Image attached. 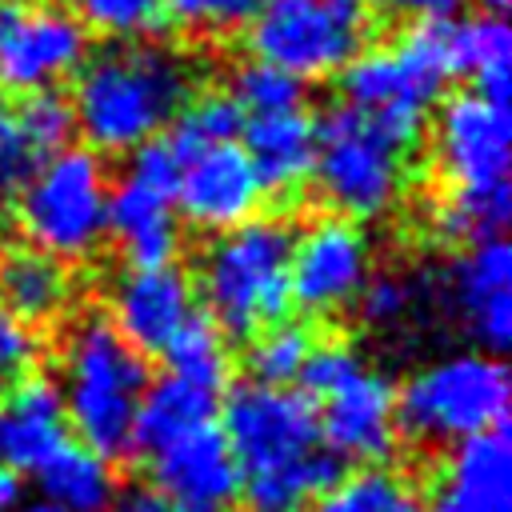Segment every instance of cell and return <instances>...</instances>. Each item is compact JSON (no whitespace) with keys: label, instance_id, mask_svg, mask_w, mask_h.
I'll list each match as a JSON object with an SVG mask.
<instances>
[{"label":"cell","instance_id":"obj_1","mask_svg":"<svg viewBox=\"0 0 512 512\" xmlns=\"http://www.w3.org/2000/svg\"><path fill=\"white\" fill-rule=\"evenodd\" d=\"M220 432L252 512H304L340 480V460L320 440L316 400L300 388L256 380L232 388Z\"/></svg>","mask_w":512,"mask_h":512},{"label":"cell","instance_id":"obj_2","mask_svg":"<svg viewBox=\"0 0 512 512\" xmlns=\"http://www.w3.org/2000/svg\"><path fill=\"white\" fill-rule=\"evenodd\" d=\"M192 68L160 44H116L84 60L72 92L76 132L92 152H136L188 104Z\"/></svg>","mask_w":512,"mask_h":512},{"label":"cell","instance_id":"obj_3","mask_svg":"<svg viewBox=\"0 0 512 512\" xmlns=\"http://www.w3.org/2000/svg\"><path fill=\"white\" fill-rule=\"evenodd\" d=\"M60 400L68 428L104 460L132 452V424L148 388L144 356L120 340L104 312H84L60 348Z\"/></svg>","mask_w":512,"mask_h":512},{"label":"cell","instance_id":"obj_4","mask_svg":"<svg viewBox=\"0 0 512 512\" xmlns=\"http://www.w3.org/2000/svg\"><path fill=\"white\" fill-rule=\"evenodd\" d=\"M296 232L276 216H252L220 232L200 256V296L224 336L252 340L292 308L288 268Z\"/></svg>","mask_w":512,"mask_h":512},{"label":"cell","instance_id":"obj_5","mask_svg":"<svg viewBox=\"0 0 512 512\" xmlns=\"http://www.w3.org/2000/svg\"><path fill=\"white\" fill-rule=\"evenodd\" d=\"M108 172L92 148H60L44 156L12 204L28 248L52 260H84L108 236Z\"/></svg>","mask_w":512,"mask_h":512},{"label":"cell","instance_id":"obj_6","mask_svg":"<svg viewBox=\"0 0 512 512\" xmlns=\"http://www.w3.org/2000/svg\"><path fill=\"white\" fill-rule=\"evenodd\" d=\"M304 396L320 400V440L344 464L376 468L396 448V392L340 340L316 344L304 372Z\"/></svg>","mask_w":512,"mask_h":512},{"label":"cell","instance_id":"obj_7","mask_svg":"<svg viewBox=\"0 0 512 512\" xmlns=\"http://www.w3.org/2000/svg\"><path fill=\"white\" fill-rule=\"evenodd\" d=\"M508 368L488 352L444 356L412 372L396 396V428L424 444H460L508 420Z\"/></svg>","mask_w":512,"mask_h":512},{"label":"cell","instance_id":"obj_8","mask_svg":"<svg viewBox=\"0 0 512 512\" xmlns=\"http://www.w3.org/2000/svg\"><path fill=\"white\" fill-rule=\"evenodd\" d=\"M316 132L312 180L320 200L340 212V220H376L396 208L404 192V152H396L360 112L348 104H332Z\"/></svg>","mask_w":512,"mask_h":512},{"label":"cell","instance_id":"obj_9","mask_svg":"<svg viewBox=\"0 0 512 512\" xmlns=\"http://www.w3.org/2000/svg\"><path fill=\"white\" fill-rule=\"evenodd\" d=\"M176 176L180 156L168 140H148L128 152L124 180L108 192V236L116 240L128 268L176 264L180 216H176Z\"/></svg>","mask_w":512,"mask_h":512},{"label":"cell","instance_id":"obj_10","mask_svg":"<svg viewBox=\"0 0 512 512\" xmlns=\"http://www.w3.org/2000/svg\"><path fill=\"white\" fill-rule=\"evenodd\" d=\"M248 52L288 76H336L360 48V32L340 24L324 0H260L248 16Z\"/></svg>","mask_w":512,"mask_h":512},{"label":"cell","instance_id":"obj_11","mask_svg":"<svg viewBox=\"0 0 512 512\" xmlns=\"http://www.w3.org/2000/svg\"><path fill=\"white\" fill-rule=\"evenodd\" d=\"M88 60V28L56 4L0 8V92H44Z\"/></svg>","mask_w":512,"mask_h":512},{"label":"cell","instance_id":"obj_12","mask_svg":"<svg viewBox=\"0 0 512 512\" xmlns=\"http://www.w3.org/2000/svg\"><path fill=\"white\" fill-rule=\"evenodd\" d=\"M432 160L448 180V192L508 188V164H512L508 108H496L476 92L448 96L436 112Z\"/></svg>","mask_w":512,"mask_h":512},{"label":"cell","instance_id":"obj_13","mask_svg":"<svg viewBox=\"0 0 512 512\" xmlns=\"http://www.w3.org/2000/svg\"><path fill=\"white\" fill-rule=\"evenodd\" d=\"M368 236L340 216H324L308 224L292 240V268L288 288L292 304H300L312 316H332L348 304H356L364 280H368Z\"/></svg>","mask_w":512,"mask_h":512},{"label":"cell","instance_id":"obj_14","mask_svg":"<svg viewBox=\"0 0 512 512\" xmlns=\"http://www.w3.org/2000/svg\"><path fill=\"white\" fill-rule=\"evenodd\" d=\"M152 492L172 512H228L240 496V468L216 420L160 444L144 456Z\"/></svg>","mask_w":512,"mask_h":512},{"label":"cell","instance_id":"obj_15","mask_svg":"<svg viewBox=\"0 0 512 512\" xmlns=\"http://www.w3.org/2000/svg\"><path fill=\"white\" fill-rule=\"evenodd\" d=\"M172 200H176V216H184L200 232L220 236L256 216L264 200V184L240 144H216L180 160Z\"/></svg>","mask_w":512,"mask_h":512},{"label":"cell","instance_id":"obj_16","mask_svg":"<svg viewBox=\"0 0 512 512\" xmlns=\"http://www.w3.org/2000/svg\"><path fill=\"white\" fill-rule=\"evenodd\" d=\"M192 312H196V292L180 264L124 268L108 292V324L140 356L164 352V344L180 332V324Z\"/></svg>","mask_w":512,"mask_h":512},{"label":"cell","instance_id":"obj_17","mask_svg":"<svg viewBox=\"0 0 512 512\" xmlns=\"http://www.w3.org/2000/svg\"><path fill=\"white\" fill-rule=\"evenodd\" d=\"M444 292L468 336H476L488 356H500L512 340V248L504 236L468 244L464 256L448 268Z\"/></svg>","mask_w":512,"mask_h":512},{"label":"cell","instance_id":"obj_18","mask_svg":"<svg viewBox=\"0 0 512 512\" xmlns=\"http://www.w3.org/2000/svg\"><path fill=\"white\" fill-rule=\"evenodd\" d=\"M340 96L352 112H360L396 152L420 144L428 124V104L408 88L388 48L356 52L340 68Z\"/></svg>","mask_w":512,"mask_h":512},{"label":"cell","instance_id":"obj_19","mask_svg":"<svg viewBox=\"0 0 512 512\" xmlns=\"http://www.w3.org/2000/svg\"><path fill=\"white\" fill-rule=\"evenodd\" d=\"M428 512H512V444L508 432H480L452 444Z\"/></svg>","mask_w":512,"mask_h":512},{"label":"cell","instance_id":"obj_20","mask_svg":"<svg viewBox=\"0 0 512 512\" xmlns=\"http://www.w3.org/2000/svg\"><path fill=\"white\" fill-rule=\"evenodd\" d=\"M68 436V416L60 388L44 376H24L12 384L8 400L0 404V464L12 472H40Z\"/></svg>","mask_w":512,"mask_h":512},{"label":"cell","instance_id":"obj_21","mask_svg":"<svg viewBox=\"0 0 512 512\" xmlns=\"http://www.w3.org/2000/svg\"><path fill=\"white\" fill-rule=\"evenodd\" d=\"M244 156L252 160L256 176L272 192H292L312 176L316 160V132L312 116L272 112V116H244Z\"/></svg>","mask_w":512,"mask_h":512},{"label":"cell","instance_id":"obj_22","mask_svg":"<svg viewBox=\"0 0 512 512\" xmlns=\"http://www.w3.org/2000/svg\"><path fill=\"white\" fill-rule=\"evenodd\" d=\"M216 400H220V392L188 384L172 372H164L160 380H148L140 408H136V424H132V448L140 456H148L160 444L208 424L216 416Z\"/></svg>","mask_w":512,"mask_h":512},{"label":"cell","instance_id":"obj_23","mask_svg":"<svg viewBox=\"0 0 512 512\" xmlns=\"http://www.w3.org/2000/svg\"><path fill=\"white\" fill-rule=\"evenodd\" d=\"M72 300V280L64 272L60 260L28 248V244H12L0 252V304L28 320V324H44L56 320Z\"/></svg>","mask_w":512,"mask_h":512},{"label":"cell","instance_id":"obj_24","mask_svg":"<svg viewBox=\"0 0 512 512\" xmlns=\"http://www.w3.org/2000/svg\"><path fill=\"white\" fill-rule=\"evenodd\" d=\"M508 60H512V28L504 24V16H468L452 24V68L456 76H472L476 80V96L508 108L512 96V76H508Z\"/></svg>","mask_w":512,"mask_h":512},{"label":"cell","instance_id":"obj_25","mask_svg":"<svg viewBox=\"0 0 512 512\" xmlns=\"http://www.w3.org/2000/svg\"><path fill=\"white\" fill-rule=\"evenodd\" d=\"M40 492L44 504L60 508V512H108L112 500L120 496L112 460H104L100 452L84 448V444H64L40 472Z\"/></svg>","mask_w":512,"mask_h":512},{"label":"cell","instance_id":"obj_26","mask_svg":"<svg viewBox=\"0 0 512 512\" xmlns=\"http://www.w3.org/2000/svg\"><path fill=\"white\" fill-rule=\"evenodd\" d=\"M392 60L408 88L432 108V100L444 92V84L456 76L452 68V20H432V24H412L392 48Z\"/></svg>","mask_w":512,"mask_h":512},{"label":"cell","instance_id":"obj_27","mask_svg":"<svg viewBox=\"0 0 512 512\" xmlns=\"http://www.w3.org/2000/svg\"><path fill=\"white\" fill-rule=\"evenodd\" d=\"M312 512H428L420 488L388 468H356L352 476H340Z\"/></svg>","mask_w":512,"mask_h":512},{"label":"cell","instance_id":"obj_28","mask_svg":"<svg viewBox=\"0 0 512 512\" xmlns=\"http://www.w3.org/2000/svg\"><path fill=\"white\" fill-rule=\"evenodd\" d=\"M4 120H8L12 136L20 140V148H24L36 164H40L44 156L60 152V148H72V136H76L72 100L60 96L56 88L20 96L12 108H4Z\"/></svg>","mask_w":512,"mask_h":512},{"label":"cell","instance_id":"obj_29","mask_svg":"<svg viewBox=\"0 0 512 512\" xmlns=\"http://www.w3.org/2000/svg\"><path fill=\"white\" fill-rule=\"evenodd\" d=\"M168 360V372L188 380V384H200L208 392H220L224 380H228V344H224V332L208 320V312H192L180 332L164 344L160 352Z\"/></svg>","mask_w":512,"mask_h":512},{"label":"cell","instance_id":"obj_30","mask_svg":"<svg viewBox=\"0 0 512 512\" xmlns=\"http://www.w3.org/2000/svg\"><path fill=\"white\" fill-rule=\"evenodd\" d=\"M512 212V188H484V192H444L432 208V228L448 244H480L500 236Z\"/></svg>","mask_w":512,"mask_h":512},{"label":"cell","instance_id":"obj_31","mask_svg":"<svg viewBox=\"0 0 512 512\" xmlns=\"http://www.w3.org/2000/svg\"><path fill=\"white\" fill-rule=\"evenodd\" d=\"M244 132V112L228 92H208L192 104H184L172 120V132L164 136L172 144V152L184 160L200 148H216V144H236V136Z\"/></svg>","mask_w":512,"mask_h":512},{"label":"cell","instance_id":"obj_32","mask_svg":"<svg viewBox=\"0 0 512 512\" xmlns=\"http://www.w3.org/2000/svg\"><path fill=\"white\" fill-rule=\"evenodd\" d=\"M312 348H316V340H312V332L304 324H292V320L268 324L248 344V372H252L256 384L288 388L292 380H300Z\"/></svg>","mask_w":512,"mask_h":512},{"label":"cell","instance_id":"obj_33","mask_svg":"<svg viewBox=\"0 0 512 512\" xmlns=\"http://www.w3.org/2000/svg\"><path fill=\"white\" fill-rule=\"evenodd\" d=\"M244 116H272V112H296L304 100V84L264 60H248L232 72V92H228Z\"/></svg>","mask_w":512,"mask_h":512},{"label":"cell","instance_id":"obj_34","mask_svg":"<svg viewBox=\"0 0 512 512\" xmlns=\"http://www.w3.org/2000/svg\"><path fill=\"white\" fill-rule=\"evenodd\" d=\"M76 20L84 28H96L100 36L136 44L140 36H152L164 24L160 0H76Z\"/></svg>","mask_w":512,"mask_h":512},{"label":"cell","instance_id":"obj_35","mask_svg":"<svg viewBox=\"0 0 512 512\" xmlns=\"http://www.w3.org/2000/svg\"><path fill=\"white\" fill-rule=\"evenodd\" d=\"M356 304H360V312H364L368 324H380L384 328V324H396V320L408 316V308L416 304V284L404 280V276H396V272H380V276H368L364 280Z\"/></svg>","mask_w":512,"mask_h":512},{"label":"cell","instance_id":"obj_36","mask_svg":"<svg viewBox=\"0 0 512 512\" xmlns=\"http://www.w3.org/2000/svg\"><path fill=\"white\" fill-rule=\"evenodd\" d=\"M40 360V336L28 320L0 304V384H20Z\"/></svg>","mask_w":512,"mask_h":512},{"label":"cell","instance_id":"obj_37","mask_svg":"<svg viewBox=\"0 0 512 512\" xmlns=\"http://www.w3.org/2000/svg\"><path fill=\"white\" fill-rule=\"evenodd\" d=\"M160 4H164V16H172L184 28L220 32L232 24H248L260 0H160Z\"/></svg>","mask_w":512,"mask_h":512},{"label":"cell","instance_id":"obj_38","mask_svg":"<svg viewBox=\"0 0 512 512\" xmlns=\"http://www.w3.org/2000/svg\"><path fill=\"white\" fill-rule=\"evenodd\" d=\"M32 168H36V160L20 148V140L12 136L8 120H4V108H0V220L12 212V204L20 196V184L28 180Z\"/></svg>","mask_w":512,"mask_h":512},{"label":"cell","instance_id":"obj_39","mask_svg":"<svg viewBox=\"0 0 512 512\" xmlns=\"http://www.w3.org/2000/svg\"><path fill=\"white\" fill-rule=\"evenodd\" d=\"M388 12L408 16L412 24H432V20H452L464 0H380Z\"/></svg>","mask_w":512,"mask_h":512},{"label":"cell","instance_id":"obj_40","mask_svg":"<svg viewBox=\"0 0 512 512\" xmlns=\"http://www.w3.org/2000/svg\"><path fill=\"white\" fill-rule=\"evenodd\" d=\"M108 512H172V508H168V500H160L152 488H128V492H120V496L112 500Z\"/></svg>","mask_w":512,"mask_h":512},{"label":"cell","instance_id":"obj_41","mask_svg":"<svg viewBox=\"0 0 512 512\" xmlns=\"http://www.w3.org/2000/svg\"><path fill=\"white\" fill-rule=\"evenodd\" d=\"M324 4L332 8V16H336L340 24H348L352 32H364L368 12H372V0H324Z\"/></svg>","mask_w":512,"mask_h":512},{"label":"cell","instance_id":"obj_42","mask_svg":"<svg viewBox=\"0 0 512 512\" xmlns=\"http://www.w3.org/2000/svg\"><path fill=\"white\" fill-rule=\"evenodd\" d=\"M20 504H24L20 472H12L8 464H0V512H16Z\"/></svg>","mask_w":512,"mask_h":512},{"label":"cell","instance_id":"obj_43","mask_svg":"<svg viewBox=\"0 0 512 512\" xmlns=\"http://www.w3.org/2000/svg\"><path fill=\"white\" fill-rule=\"evenodd\" d=\"M476 4H480L484 16H504V8H508L512 0H476Z\"/></svg>","mask_w":512,"mask_h":512},{"label":"cell","instance_id":"obj_44","mask_svg":"<svg viewBox=\"0 0 512 512\" xmlns=\"http://www.w3.org/2000/svg\"><path fill=\"white\" fill-rule=\"evenodd\" d=\"M16 512H60V508H52V504H44V500H36V504H20Z\"/></svg>","mask_w":512,"mask_h":512},{"label":"cell","instance_id":"obj_45","mask_svg":"<svg viewBox=\"0 0 512 512\" xmlns=\"http://www.w3.org/2000/svg\"><path fill=\"white\" fill-rule=\"evenodd\" d=\"M4 4H12V0H0V8H4Z\"/></svg>","mask_w":512,"mask_h":512}]
</instances>
